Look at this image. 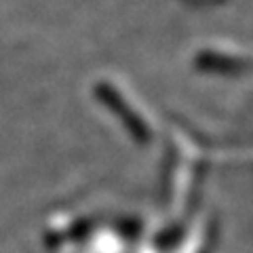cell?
<instances>
[{"mask_svg":"<svg viewBox=\"0 0 253 253\" xmlns=\"http://www.w3.org/2000/svg\"><path fill=\"white\" fill-rule=\"evenodd\" d=\"M97 93H99V97L108 104V108L123 118V123L126 125V129L133 133V137L139 139V141H148L150 139V129H148L146 121L137 114V110H133L129 104H126V99L123 97L121 93L114 91L108 83H99L97 84Z\"/></svg>","mask_w":253,"mask_h":253,"instance_id":"1","label":"cell"},{"mask_svg":"<svg viewBox=\"0 0 253 253\" xmlns=\"http://www.w3.org/2000/svg\"><path fill=\"white\" fill-rule=\"evenodd\" d=\"M199 63L203 66H211L215 70H239V59L234 57H224V55H201Z\"/></svg>","mask_w":253,"mask_h":253,"instance_id":"2","label":"cell"}]
</instances>
